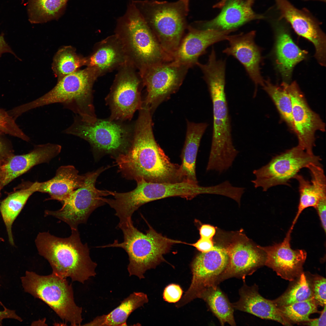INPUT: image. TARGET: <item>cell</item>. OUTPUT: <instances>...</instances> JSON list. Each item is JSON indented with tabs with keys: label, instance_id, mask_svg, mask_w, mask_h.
<instances>
[{
	"label": "cell",
	"instance_id": "34",
	"mask_svg": "<svg viewBox=\"0 0 326 326\" xmlns=\"http://www.w3.org/2000/svg\"><path fill=\"white\" fill-rule=\"evenodd\" d=\"M86 57L78 55L75 49L69 46L62 47L55 55L52 68L58 79L80 69L85 66Z\"/></svg>",
	"mask_w": 326,
	"mask_h": 326
},
{
	"label": "cell",
	"instance_id": "39",
	"mask_svg": "<svg viewBox=\"0 0 326 326\" xmlns=\"http://www.w3.org/2000/svg\"><path fill=\"white\" fill-rule=\"evenodd\" d=\"M313 297L318 305H326V279L321 276L315 277L312 283Z\"/></svg>",
	"mask_w": 326,
	"mask_h": 326
},
{
	"label": "cell",
	"instance_id": "3",
	"mask_svg": "<svg viewBox=\"0 0 326 326\" xmlns=\"http://www.w3.org/2000/svg\"><path fill=\"white\" fill-rule=\"evenodd\" d=\"M114 34L122 44L128 60L140 75L152 66L172 61L132 0H130L125 13L117 19Z\"/></svg>",
	"mask_w": 326,
	"mask_h": 326
},
{
	"label": "cell",
	"instance_id": "41",
	"mask_svg": "<svg viewBox=\"0 0 326 326\" xmlns=\"http://www.w3.org/2000/svg\"><path fill=\"white\" fill-rule=\"evenodd\" d=\"M187 244L193 246L201 252H208L214 247L212 239L201 238L195 243Z\"/></svg>",
	"mask_w": 326,
	"mask_h": 326
},
{
	"label": "cell",
	"instance_id": "44",
	"mask_svg": "<svg viewBox=\"0 0 326 326\" xmlns=\"http://www.w3.org/2000/svg\"><path fill=\"white\" fill-rule=\"evenodd\" d=\"M199 232L200 238L212 239L215 234L216 229L212 226L204 224L200 227Z\"/></svg>",
	"mask_w": 326,
	"mask_h": 326
},
{
	"label": "cell",
	"instance_id": "8",
	"mask_svg": "<svg viewBox=\"0 0 326 326\" xmlns=\"http://www.w3.org/2000/svg\"><path fill=\"white\" fill-rule=\"evenodd\" d=\"M128 122L97 118L91 123L75 114L72 123L62 133L86 141L95 152L115 158L126 152L131 145L134 123Z\"/></svg>",
	"mask_w": 326,
	"mask_h": 326
},
{
	"label": "cell",
	"instance_id": "12",
	"mask_svg": "<svg viewBox=\"0 0 326 326\" xmlns=\"http://www.w3.org/2000/svg\"><path fill=\"white\" fill-rule=\"evenodd\" d=\"M318 156L310 154L298 145L273 157L266 165L254 170L255 178L251 181L255 188L263 191L279 185H289L300 171L313 163L321 165Z\"/></svg>",
	"mask_w": 326,
	"mask_h": 326
},
{
	"label": "cell",
	"instance_id": "21",
	"mask_svg": "<svg viewBox=\"0 0 326 326\" xmlns=\"http://www.w3.org/2000/svg\"><path fill=\"white\" fill-rule=\"evenodd\" d=\"M61 149L60 145L48 143L35 145L27 154L10 155L0 165L1 189L34 166L49 162L60 153Z\"/></svg>",
	"mask_w": 326,
	"mask_h": 326
},
{
	"label": "cell",
	"instance_id": "47",
	"mask_svg": "<svg viewBox=\"0 0 326 326\" xmlns=\"http://www.w3.org/2000/svg\"><path fill=\"white\" fill-rule=\"evenodd\" d=\"M10 53L18 58L14 53L6 42L4 38V34H2L0 35V57L3 53Z\"/></svg>",
	"mask_w": 326,
	"mask_h": 326
},
{
	"label": "cell",
	"instance_id": "6",
	"mask_svg": "<svg viewBox=\"0 0 326 326\" xmlns=\"http://www.w3.org/2000/svg\"><path fill=\"white\" fill-rule=\"evenodd\" d=\"M225 67L219 63H213L202 70L213 104V127L209 159L218 164L233 161L239 151L235 147L227 102L225 91Z\"/></svg>",
	"mask_w": 326,
	"mask_h": 326
},
{
	"label": "cell",
	"instance_id": "51",
	"mask_svg": "<svg viewBox=\"0 0 326 326\" xmlns=\"http://www.w3.org/2000/svg\"><path fill=\"white\" fill-rule=\"evenodd\" d=\"M0 286H1V285H0ZM0 305H3V304H2V302H1V301H0Z\"/></svg>",
	"mask_w": 326,
	"mask_h": 326
},
{
	"label": "cell",
	"instance_id": "15",
	"mask_svg": "<svg viewBox=\"0 0 326 326\" xmlns=\"http://www.w3.org/2000/svg\"><path fill=\"white\" fill-rule=\"evenodd\" d=\"M229 256L225 248L214 246L211 250L198 254L192 262L190 286L177 307L184 305L199 296L205 289L217 285V280L226 268Z\"/></svg>",
	"mask_w": 326,
	"mask_h": 326
},
{
	"label": "cell",
	"instance_id": "43",
	"mask_svg": "<svg viewBox=\"0 0 326 326\" xmlns=\"http://www.w3.org/2000/svg\"><path fill=\"white\" fill-rule=\"evenodd\" d=\"M326 197H324L319 200L315 208L317 211L322 227L325 232H326Z\"/></svg>",
	"mask_w": 326,
	"mask_h": 326
},
{
	"label": "cell",
	"instance_id": "37",
	"mask_svg": "<svg viewBox=\"0 0 326 326\" xmlns=\"http://www.w3.org/2000/svg\"><path fill=\"white\" fill-rule=\"evenodd\" d=\"M318 305L314 297L291 305L277 308L283 316L291 324L304 323L310 320V315L319 312Z\"/></svg>",
	"mask_w": 326,
	"mask_h": 326
},
{
	"label": "cell",
	"instance_id": "4",
	"mask_svg": "<svg viewBox=\"0 0 326 326\" xmlns=\"http://www.w3.org/2000/svg\"><path fill=\"white\" fill-rule=\"evenodd\" d=\"M98 78L91 68L86 67L58 79L55 86L43 96L19 106L24 113L30 110L54 103L78 115L83 120L93 123L97 119L93 104V88Z\"/></svg>",
	"mask_w": 326,
	"mask_h": 326
},
{
	"label": "cell",
	"instance_id": "33",
	"mask_svg": "<svg viewBox=\"0 0 326 326\" xmlns=\"http://www.w3.org/2000/svg\"><path fill=\"white\" fill-rule=\"evenodd\" d=\"M295 179L298 182L299 200L297 213L290 229L292 230L303 210L309 207L315 208L319 200L326 197V185L311 180L310 182L298 174Z\"/></svg>",
	"mask_w": 326,
	"mask_h": 326
},
{
	"label": "cell",
	"instance_id": "48",
	"mask_svg": "<svg viewBox=\"0 0 326 326\" xmlns=\"http://www.w3.org/2000/svg\"><path fill=\"white\" fill-rule=\"evenodd\" d=\"M246 2L250 5L252 6L255 0H245Z\"/></svg>",
	"mask_w": 326,
	"mask_h": 326
},
{
	"label": "cell",
	"instance_id": "14",
	"mask_svg": "<svg viewBox=\"0 0 326 326\" xmlns=\"http://www.w3.org/2000/svg\"><path fill=\"white\" fill-rule=\"evenodd\" d=\"M135 189L123 192L122 203L129 212L134 213L143 205L151 201L167 197H178L190 200L201 194H209V186L182 182L176 183H161L147 182L143 179L136 181Z\"/></svg>",
	"mask_w": 326,
	"mask_h": 326
},
{
	"label": "cell",
	"instance_id": "36",
	"mask_svg": "<svg viewBox=\"0 0 326 326\" xmlns=\"http://www.w3.org/2000/svg\"><path fill=\"white\" fill-rule=\"evenodd\" d=\"M292 285L282 295L271 300L277 307L310 299L313 297L312 284L302 273Z\"/></svg>",
	"mask_w": 326,
	"mask_h": 326
},
{
	"label": "cell",
	"instance_id": "9",
	"mask_svg": "<svg viewBox=\"0 0 326 326\" xmlns=\"http://www.w3.org/2000/svg\"><path fill=\"white\" fill-rule=\"evenodd\" d=\"M21 279L25 292L45 302L62 320L81 325L82 308L75 303L72 286L66 278L53 273L42 276L26 271Z\"/></svg>",
	"mask_w": 326,
	"mask_h": 326
},
{
	"label": "cell",
	"instance_id": "31",
	"mask_svg": "<svg viewBox=\"0 0 326 326\" xmlns=\"http://www.w3.org/2000/svg\"><path fill=\"white\" fill-rule=\"evenodd\" d=\"M204 300L213 313L218 318L221 325L225 323L236 325L234 308L227 297L217 285H213L204 289L199 298Z\"/></svg>",
	"mask_w": 326,
	"mask_h": 326
},
{
	"label": "cell",
	"instance_id": "18",
	"mask_svg": "<svg viewBox=\"0 0 326 326\" xmlns=\"http://www.w3.org/2000/svg\"><path fill=\"white\" fill-rule=\"evenodd\" d=\"M292 230L288 232L283 241L269 246L257 247L264 252V265L272 269L282 278L294 281L303 273L307 254L303 249L294 250L290 241Z\"/></svg>",
	"mask_w": 326,
	"mask_h": 326
},
{
	"label": "cell",
	"instance_id": "7",
	"mask_svg": "<svg viewBox=\"0 0 326 326\" xmlns=\"http://www.w3.org/2000/svg\"><path fill=\"white\" fill-rule=\"evenodd\" d=\"M132 1L163 50L172 59L187 28L186 16L189 10L181 0Z\"/></svg>",
	"mask_w": 326,
	"mask_h": 326
},
{
	"label": "cell",
	"instance_id": "35",
	"mask_svg": "<svg viewBox=\"0 0 326 326\" xmlns=\"http://www.w3.org/2000/svg\"><path fill=\"white\" fill-rule=\"evenodd\" d=\"M263 87L272 100L282 119L293 131L292 102L283 82L279 85H273L269 80H264Z\"/></svg>",
	"mask_w": 326,
	"mask_h": 326
},
{
	"label": "cell",
	"instance_id": "40",
	"mask_svg": "<svg viewBox=\"0 0 326 326\" xmlns=\"http://www.w3.org/2000/svg\"><path fill=\"white\" fill-rule=\"evenodd\" d=\"M182 293V290L179 285L172 284L167 286L165 289L163 298L167 302L175 303L180 300Z\"/></svg>",
	"mask_w": 326,
	"mask_h": 326
},
{
	"label": "cell",
	"instance_id": "45",
	"mask_svg": "<svg viewBox=\"0 0 326 326\" xmlns=\"http://www.w3.org/2000/svg\"><path fill=\"white\" fill-rule=\"evenodd\" d=\"M2 311H0V326L2 325L3 320L5 319H13L20 322L22 321V319L16 313L14 310L7 308L5 307Z\"/></svg>",
	"mask_w": 326,
	"mask_h": 326
},
{
	"label": "cell",
	"instance_id": "22",
	"mask_svg": "<svg viewBox=\"0 0 326 326\" xmlns=\"http://www.w3.org/2000/svg\"><path fill=\"white\" fill-rule=\"evenodd\" d=\"M255 33L253 30L245 34L229 35L226 40L229 46L222 52L233 56L240 62L256 87L259 85L263 87L264 80L260 72L261 50L254 41Z\"/></svg>",
	"mask_w": 326,
	"mask_h": 326
},
{
	"label": "cell",
	"instance_id": "26",
	"mask_svg": "<svg viewBox=\"0 0 326 326\" xmlns=\"http://www.w3.org/2000/svg\"><path fill=\"white\" fill-rule=\"evenodd\" d=\"M86 177V174L79 175L73 165L61 166L53 178L37 182V192L48 194L50 197L46 200H56L62 203L75 190L84 185Z\"/></svg>",
	"mask_w": 326,
	"mask_h": 326
},
{
	"label": "cell",
	"instance_id": "46",
	"mask_svg": "<svg viewBox=\"0 0 326 326\" xmlns=\"http://www.w3.org/2000/svg\"><path fill=\"white\" fill-rule=\"evenodd\" d=\"M321 311L319 317L316 319H311L307 322L303 323L306 325L312 326H325L326 323V305Z\"/></svg>",
	"mask_w": 326,
	"mask_h": 326
},
{
	"label": "cell",
	"instance_id": "20",
	"mask_svg": "<svg viewBox=\"0 0 326 326\" xmlns=\"http://www.w3.org/2000/svg\"><path fill=\"white\" fill-rule=\"evenodd\" d=\"M187 29V34L172 55V61L187 65L190 67L197 64L199 57L205 52L208 47L226 40L229 34L237 30H202L191 25L188 26Z\"/></svg>",
	"mask_w": 326,
	"mask_h": 326
},
{
	"label": "cell",
	"instance_id": "30",
	"mask_svg": "<svg viewBox=\"0 0 326 326\" xmlns=\"http://www.w3.org/2000/svg\"><path fill=\"white\" fill-rule=\"evenodd\" d=\"M37 182L29 184L27 186L10 193L3 200L0 205V211L6 227L10 243L14 245L11 227L13 223L26 204L29 197L37 192Z\"/></svg>",
	"mask_w": 326,
	"mask_h": 326
},
{
	"label": "cell",
	"instance_id": "16",
	"mask_svg": "<svg viewBox=\"0 0 326 326\" xmlns=\"http://www.w3.org/2000/svg\"><path fill=\"white\" fill-rule=\"evenodd\" d=\"M283 83L291 100L293 131L297 136L298 145L308 153L313 154L315 133L318 131L324 132L325 123L309 106L296 82Z\"/></svg>",
	"mask_w": 326,
	"mask_h": 326
},
{
	"label": "cell",
	"instance_id": "28",
	"mask_svg": "<svg viewBox=\"0 0 326 326\" xmlns=\"http://www.w3.org/2000/svg\"><path fill=\"white\" fill-rule=\"evenodd\" d=\"M184 144L181 154V170L185 181L198 184L196 175V161L202 137L208 124L187 121Z\"/></svg>",
	"mask_w": 326,
	"mask_h": 326
},
{
	"label": "cell",
	"instance_id": "29",
	"mask_svg": "<svg viewBox=\"0 0 326 326\" xmlns=\"http://www.w3.org/2000/svg\"><path fill=\"white\" fill-rule=\"evenodd\" d=\"M147 295L134 292L125 299L120 304L106 315L96 317L85 326H127V320L131 313L148 302Z\"/></svg>",
	"mask_w": 326,
	"mask_h": 326
},
{
	"label": "cell",
	"instance_id": "24",
	"mask_svg": "<svg viewBox=\"0 0 326 326\" xmlns=\"http://www.w3.org/2000/svg\"><path fill=\"white\" fill-rule=\"evenodd\" d=\"M265 18L254 12L251 6L245 0H229L215 18L209 21L196 22L191 26L202 30H237L238 27L248 22Z\"/></svg>",
	"mask_w": 326,
	"mask_h": 326
},
{
	"label": "cell",
	"instance_id": "17",
	"mask_svg": "<svg viewBox=\"0 0 326 326\" xmlns=\"http://www.w3.org/2000/svg\"><path fill=\"white\" fill-rule=\"evenodd\" d=\"M229 256L228 264L217 283L230 278L245 279L264 265L265 254L244 236H235L225 248Z\"/></svg>",
	"mask_w": 326,
	"mask_h": 326
},
{
	"label": "cell",
	"instance_id": "5",
	"mask_svg": "<svg viewBox=\"0 0 326 326\" xmlns=\"http://www.w3.org/2000/svg\"><path fill=\"white\" fill-rule=\"evenodd\" d=\"M148 225L149 229L144 233L134 226L132 219L119 223L118 227L123 234V241L120 243L116 240L112 244L97 247L123 248L129 257L127 269L129 276L144 278L147 270L155 268L165 261L163 255L169 252L174 244H186L164 236Z\"/></svg>",
	"mask_w": 326,
	"mask_h": 326
},
{
	"label": "cell",
	"instance_id": "10",
	"mask_svg": "<svg viewBox=\"0 0 326 326\" xmlns=\"http://www.w3.org/2000/svg\"><path fill=\"white\" fill-rule=\"evenodd\" d=\"M107 169L102 167L86 174L84 185L75 190L57 210H45V216H51L67 223L71 229H78L79 225L87 222L91 213L105 205L104 197L112 195V191L97 188L95 183L100 174Z\"/></svg>",
	"mask_w": 326,
	"mask_h": 326
},
{
	"label": "cell",
	"instance_id": "38",
	"mask_svg": "<svg viewBox=\"0 0 326 326\" xmlns=\"http://www.w3.org/2000/svg\"><path fill=\"white\" fill-rule=\"evenodd\" d=\"M15 120L8 111L0 108V134H7L29 141V137L20 128Z\"/></svg>",
	"mask_w": 326,
	"mask_h": 326
},
{
	"label": "cell",
	"instance_id": "27",
	"mask_svg": "<svg viewBox=\"0 0 326 326\" xmlns=\"http://www.w3.org/2000/svg\"><path fill=\"white\" fill-rule=\"evenodd\" d=\"M275 31L274 51L277 68L283 78L288 81L294 67L305 58L307 52L295 44L287 30L282 25L276 24Z\"/></svg>",
	"mask_w": 326,
	"mask_h": 326
},
{
	"label": "cell",
	"instance_id": "52",
	"mask_svg": "<svg viewBox=\"0 0 326 326\" xmlns=\"http://www.w3.org/2000/svg\"><path fill=\"white\" fill-rule=\"evenodd\" d=\"M1 189V188H0V190Z\"/></svg>",
	"mask_w": 326,
	"mask_h": 326
},
{
	"label": "cell",
	"instance_id": "50",
	"mask_svg": "<svg viewBox=\"0 0 326 326\" xmlns=\"http://www.w3.org/2000/svg\"><path fill=\"white\" fill-rule=\"evenodd\" d=\"M0 241H4V240L2 238H0Z\"/></svg>",
	"mask_w": 326,
	"mask_h": 326
},
{
	"label": "cell",
	"instance_id": "32",
	"mask_svg": "<svg viewBox=\"0 0 326 326\" xmlns=\"http://www.w3.org/2000/svg\"><path fill=\"white\" fill-rule=\"evenodd\" d=\"M68 0H29L27 13L32 24L58 19L63 14Z\"/></svg>",
	"mask_w": 326,
	"mask_h": 326
},
{
	"label": "cell",
	"instance_id": "2",
	"mask_svg": "<svg viewBox=\"0 0 326 326\" xmlns=\"http://www.w3.org/2000/svg\"><path fill=\"white\" fill-rule=\"evenodd\" d=\"M70 236L58 237L49 232H39L35 240L39 254L50 263L53 273L82 283L96 274L97 264L90 255L88 244H83L78 229Z\"/></svg>",
	"mask_w": 326,
	"mask_h": 326
},
{
	"label": "cell",
	"instance_id": "49",
	"mask_svg": "<svg viewBox=\"0 0 326 326\" xmlns=\"http://www.w3.org/2000/svg\"><path fill=\"white\" fill-rule=\"evenodd\" d=\"M184 4L187 7L189 6V2L190 0H181Z\"/></svg>",
	"mask_w": 326,
	"mask_h": 326
},
{
	"label": "cell",
	"instance_id": "1",
	"mask_svg": "<svg viewBox=\"0 0 326 326\" xmlns=\"http://www.w3.org/2000/svg\"><path fill=\"white\" fill-rule=\"evenodd\" d=\"M134 124L130 147L115 158L124 177L137 181L176 183L185 181L180 165L172 163L157 143L153 134L152 113L143 107Z\"/></svg>",
	"mask_w": 326,
	"mask_h": 326
},
{
	"label": "cell",
	"instance_id": "23",
	"mask_svg": "<svg viewBox=\"0 0 326 326\" xmlns=\"http://www.w3.org/2000/svg\"><path fill=\"white\" fill-rule=\"evenodd\" d=\"M128 60L120 40L114 34L97 43L86 57L85 66L92 68L99 77L117 70Z\"/></svg>",
	"mask_w": 326,
	"mask_h": 326
},
{
	"label": "cell",
	"instance_id": "25",
	"mask_svg": "<svg viewBox=\"0 0 326 326\" xmlns=\"http://www.w3.org/2000/svg\"><path fill=\"white\" fill-rule=\"evenodd\" d=\"M243 279V285L239 289V300L232 303L234 309L246 312L263 319L277 321L285 326H291L271 300L266 299L259 293L258 286H248Z\"/></svg>",
	"mask_w": 326,
	"mask_h": 326
},
{
	"label": "cell",
	"instance_id": "11",
	"mask_svg": "<svg viewBox=\"0 0 326 326\" xmlns=\"http://www.w3.org/2000/svg\"><path fill=\"white\" fill-rule=\"evenodd\" d=\"M117 70L105 99L110 110L109 118L129 121L135 112L143 106L140 87L142 81L139 72L129 60Z\"/></svg>",
	"mask_w": 326,
	"mask_h": 326
},
{
	"label": "cell",
	"instance_id": "19",
	"mask_svg": "<svg viewBox=\"0 0 326 326\" xmlns=\"http://www.w3.org/2000/svg\"><path fill=\"white\" fill-rule=\"evenodd\" d=\"M280 18L286 20L298 35L311 42L315 49V56L321 66H325L326 37L315 19L296 8L287 0H275Z\"/></svg>",
	"mask_w": 326,
	"mask_h": 326
},
{
	"label": "cell",
	"instance_id": "13",
	"mask_svg": "<svg viewBox=\"0 0 326 326\" xmlns=\"http://www.w3.org/2000/svg\"><path fill=\"white\" fill-rule=\"evenodd\" d=\"M190 68L172 61L146 69L140 75L147 91L143 105L152 113L160 104L179 89Z\"/></svg>",
	"mask_w": 326,
	"mask_h": 326
},
{
	"label": "cell",
	"instance_id": "42",
	"mask_svg": "<svg viewBox=\"0 0 326 326\" xmlns=\"http://www.w3.org/2000/svg\"><path fill=\"white\" fill-rule=\"evenodd\" d=\"M13 154L12 149L9 142L0 136V165L6 159Z\"/></svg>",
	"mask_w": 326,
	"mask_h": 326
}]
</instances>
